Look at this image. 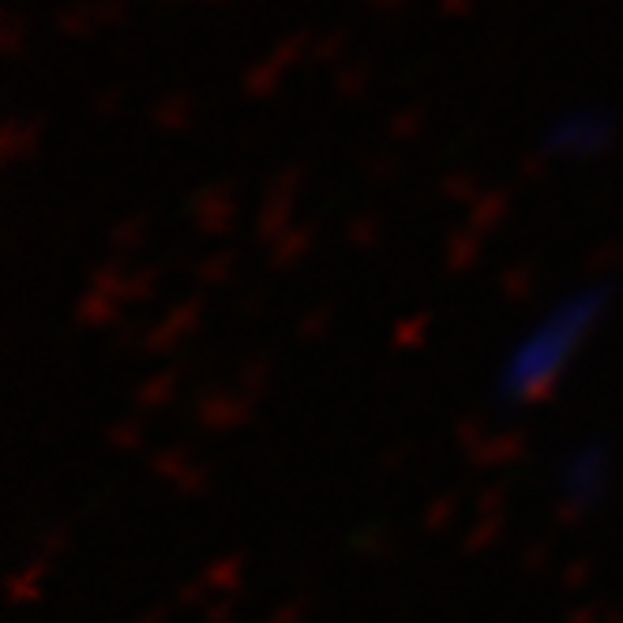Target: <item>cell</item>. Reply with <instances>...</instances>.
Listing matches in <instances>:
<instances>
[{"label":"cell","instance_id":"6da1fadb","mask_svg":"<svg viewBox=\"0 0 623 623\" xmlns=\"http://www.w3.org/2000/svg\"><path fill=\"white\" fill-rule=\"evenodd\" d=\"M612 301L608 282H589L564 293L548 304L541 316L529 323L515 342L507 357L495 368V402L507 410H522L545 402V394L564 380V372L575 364L589 334L597 331Z\"/></svg>","mask_w":623,"mask_h":623},{"label":"cell","instance_id":"7a4b0ae2","mask_svg":"<svg viewBox=\"0 0 623 623\" xmlns=\"http://www.w3.org/2000/svg\"><path fill=\"white\" fill-rule=\"evenodd\" d=\"M612 465L616 458L608 440H582L559 458L556 488L575 515H589L594 507H601V500L612 488Z\"/></svg>","mask_w":623,"mask_h":623}]
</instances>
